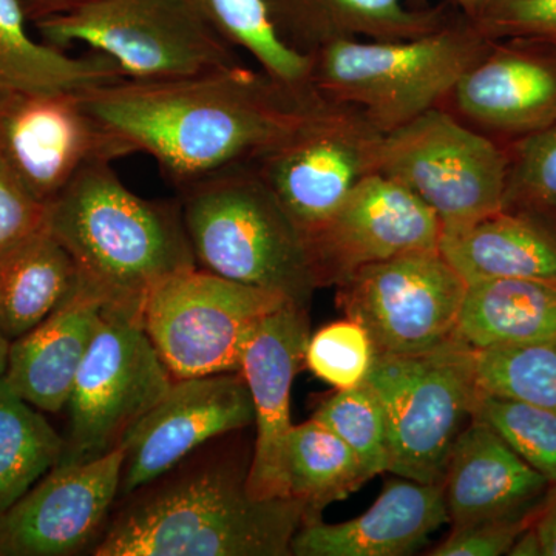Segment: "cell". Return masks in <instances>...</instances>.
<instances>
[{
    "label": "cell",
    "mask_w": 556,
    "mask_h": 556,
    "mask_svg": "<svg viewBox=\"0 0 556 556\" xmlns=\"http://www.w3.org/2000/svg\"><path fill=\"white\" fill-rule=\"evenodd\" d=\"M78 94L130 155L155 160L177 190L252 163L321 98L311 86H289L241 62L179 78H123Z\"/></svg>",
    "instance_id": "obj_1"
},
{
    "label": "cell",
    "mask_w": 556,
    "mask_h": 556,
    "mask_svg": "<svg viewBox=\"0 0 556 556\" xmlns=\"http://www.w3.org/2000/svg\"><path fill=\"white\" fill-rule=\"evenodd\" d=\"M47 228L78 268V288L102 314L144 327L150 295L199 268L179 200L131 192L110 161L90 164L47 204Z\"/></svg>",
    "instance_id": "obj_2"
},
{
    "label": "cell",
    "mask_w": 556,
    "mask_h": 556,
    "mask_svg": "<svg viewBox=\"0 0 556 556\" xmlns=\"http://www.w3.org/2000/svg\"><path fill=\"white\" fill-rule=\"evenodd\" d=\"M247 473L212 464L137 490L91 548L94 556H288L306 508L258 500Z\"/></svg>",
    "instance_id": "obj_3"
},
{
    "label": "cell",
    "mask_w": 556,
    "mask_h": 556,
    "mask_svg": "<svg viewBox=\"0 0 556 556\" xmlns=\"http://www.w3.org/2000/svg\"><path fill=\"white\" fill-rule=\"evenodd\" d=\"M178 200L199 268L309 308L320 283L308 243L254 164L199 179Z\"/></svg>",
    "instance_id": "obj_4"
},
{
    "label": "cell",
    "mask_w": 556,
    "mask_h": 556,
    "mask_svg": "<svg viewBox=\"0 0 556 556\" xmlns=\"http://www.w3.org/2000/svg\"><path fill=\"white\" fill-rule=\"evenodd\" d=\"M493 40L457 11L437 31L407 40H343L308 54L309 86L361 109L383 134L438 108Z\"/></svg>",
    "instance_id": "obj_5"
},
{
    "label": "cell",
    "mask_w": 556,
    "mask_h": 556,
    "mask_svg": "<svg viewBox=\"0 0 556 556\" xmlns=\"http://www.w3.org/2000/svg\"><path fill=\"white\" fill-rule=\"evenodd\" d=\"M388 430V473L442 485L450 453L473 415V350L456 338L417 356H376L367 380Z\"/></svg>",
    "instance_id": "obj_6"
},
{
    "label": "cell",
    "mask_w": 556,
    "mask_h": 556,
    "mask_svg": "<svg viewBox=\"0 0 556 556\" xmlns=\"http://www.w3.org/2000/svg\"><path fill=\"white\" fill-rule=\"evenodd\" d=\"M35 27L58 49L80 42L112 58L127 79L179 78L240 64L236 49L189 0H90Z\"/></svg>",
    "instance_id": "obj_7"
},
{
    "label": "cell",
    "mask_w": 556,
    "mask_h": 556,
    "mask_svg": "<svg viewBox=\"0 0 556 556\" xmlns=\"http://www.w3.org/2000/svg\"><path fill=\"white\" fill-rule=\"evenodd\" d=\"M508 163L507 146L434 108L383 134L378 172L419 197L444 233L503 211Z\"/></svg>",
    "instance_id": "obj_8"
},
{
    "label": "cell",
    "mask_w": 556,
    "mask_h": 556,
    "mask_svg": "<svg viewBox=\"0 0 556 556\" xmlns=\"http://www.w3.org/2000/svg\"><path fill=\"white\" fill-rule=\"evenodd\" d=\"M291 303L201 268L161 283L144 311V329L172 378L237 372L263 318Z\"/></svg>",
    "instance_id": "obj_9"
},
{
    "label": "cell",
    "mask_w": 556,
    "mask_h": 556,
    "mask_svg": "<svg viewBox=\"0 0 556 556\" xmlns=\"http://www.w3.org/2000/svg\"><path fill=\"white\" fill-rule=\"evenodd\" d=\"M380 131L361 109L321 97L291 134L252 161L306 243L379 166Z\"/></svg>",
    "instance_id": "obj_10"
},
{
    "label": "cell",
    "mask_w": 556,
    "mask_h": 556,
    "mask_svg": "<svg viewBox=\"0 0 556 556\" xmlns=\"http://www.w3.org/2000/svg\"><path fill=\"white\" fill-rule=\"evenodd\" d=\"M174 378L144 327L102 314L68 399V433L58 464H86L119 448Z\"/></svg>",
    "instance_id": "obj_11"
},
{
    "label": "cell",
    "mask_w": 556,
    "mask_h": 556,
    "mask_svg": "<svg viewBox=\"0 0 556 556\" xmlns=\"http://www.w3.org/2000/svg\"><path fill=\"white\" fill-rule=\"evenodd\" d=\"M468 283L441 251L365 266L338 287V305L365 328L376 356H417L456 338Z\"/></svg>",
    "instance_id": "obj_12"
},
{
    "label": "cell",
    "mask_w": 556,
    "mask_h": 556,
    "mask_svg": "<svg viewBox=\"0 0 556 556\" xmlns=\"http://www.w3.org/2000/svg\"><path fill=\"white\" fill-rule=\"evenodd\" d=\"M127 155L78 91L0 90V164L39 203L50 204L90 164Z\"/></svg>",
    "instance_id": "obj_13"
},
{
    "label": "cell",
    "mask_w": 556,
    "mask_h": 556,
    "mask_svg": "<svg viewBox=\"0 0 556 556\" xmlns=\"http://www.w3.org/2000/svg\"><path fill=\"white\" fill-rule=\"evenodd\" d=\"M442 225L408 188L376 172L362 179L308 240L321 287L342 285L365 266L439 251Z\"/></svg>",
    "instance_id": "obj_14"
},
{
    "label": "cell",
    "mask_w": 556,
    "mask_h": 556,
    "mask_svg": "<svg viewBox=\"0 0 556 556\" xmlns=\"http://www.w3.org/2000/svg\"><path fill=\"white\" fill-rule=\"evenodd\" d=\"M254 420V404L240 371L175 379L121 442L119 495H134L211 439L252 426Z\"/></svg>",
    "instance_id": "obj_15"
},
{
    "label": "cell",
    "mask_w": 556,
    "mask_h": 556,
    "mask_svg": "<svg viewBox=\"0 0 556 556\" xmlns=\"http://www.w3.org/2000/svg\"><path fill=\"white\" fill-rule=\"evenodd\" d=\"M123 450L56 464L0 515V556H70L102 535L119 496Z\"/></svg>",
    "instance_id": "obj_16"
},
{
    "label": "cell",
    "mask_w": 556,
    "mask_h": 556,
    "mask_svg": "<svg viewBox=\"0 0 556 556\" xmlns=\"http://www.w3.org/2000/svg\"><path fill=\"white\" fill-rule=\"evenodd\" d=\"M309 338L308 309L285 303L263 318L241 358L240 372L251 393L257 427L247 485L258 500L291 497L285 471V450L294 427L291 390L305 365Z\"/></svg>",
    "instance_id": "obj_17"
},
{
    "label": "cell",
    "mask_w": 556,
    "mask_h": 556,
    "mask_svg": "<svg viewBox=\"0 0 556 556\" xmlns=\"http://www.w3.org/2000/svg\"><path fill=\"white\" fill-rule=\"evenodd\" d=\"M459 112L493 137H529L556 123V43L535 38L493 40L453 89Z\"/></svg>",
    "instance_id": "obj_18"
},
{
    "label": "cell",
    "mask_w": 556,
    "mask_h": 556,
    "mask_svg": "<svg viewBox=\"0 0 556 556\" xmlns=\"http://www.w3.org/2000/svg\"><path fill=\"white\" fill-rule=\"evenodd\" d=\"M551 485L475 417L457 437L442 481L453 527L535 517Z\"/></svg>",
    "instance_id": "obj_19"
},
{
    "label": "cell",
    "mask_w": 556,
    "mask_h": 556,
    "mask_svg": "<svg viewBox=\"0 0 556 556\" xmlns=\"http://www.w3.org/2000/svg\"><path fill=\"white\" fill-rule=\"evenodd\" d=\"M444 525L450 518L442 485L397 477L361 517L338 525L305 522L292 540L291 555H412Z\"/></svg>",
    "instance_id": "obj_20"
},
{
    "label": "cell",
    "mask_w": 556,
    "mask_h": 556,
    "mask_svg": "<svg viewBox=\"0 0 556 556\" xmlns=\"http://www.w3.org/2000/svg\"><path fill=\"white\" fill-rule=\"evenodd\" d=\"M101 318V306L76 288L38 327L11 342L3 376L11 390L40 412L67 407Z\"/></svg>",
    "instance_id": "obj_21"
},
{
    "label": "cell",
    "mask_w": 556,
    "mask_h": 556,
    "mask_svg": "<svg viewBox=\"0 0 556 556\" xmlns=\"http://www.w3.org/2000/svg\"><path fill=\"white\" fill-rule=\"evenodd\" d=\"M274 27L291 49L308 54L343 40H407L453 20L448 5L409 10L404 0H265Z\"/></svg>",
    "instance_id": "obj_22"
},
{
    "label": "cell",
    "mask_w": 556,
    "mask_h": 556,
    "mask_svg": "<svg viewBox=\"0 0 556 556\" xmlns=\"http://www.w3.org/2000/svg\"><path fill=\"white\" fill-rule=\"evenodd\" d=\"M439 251L467 283L497 278L556 283V228L535 212L503 208L442 233Z\"/></svg>",
    "instance_id": "obj_23"
},
{
    "label": "cell",
    "mask_w": 556,
    "mask_h": 556,
    "mask_svg": "<svg viewBox=\"0 0 556 556\" xmlns=\"http://www.w3.org/2000/svg\"><path fill=\"white\" fill-rule=\"evenodd\" d=\"M78 268L47 225L0 251V329L13 340L60 308L78 288Z\"/></svg>",
    "instance_id": "obj_24"
},
{
    "label": "cell",
    "mask_w": 556,
    "mask_h": 556,
    "mask_svg": "<svg viewBox=\"0 0 556 556\" xmlns=\"http://www.w3.org/2000/svg\"><path fill=\"white\" fill-rule=\"evenodd\" d=\"M456 339L471 350L556 340V283L497 278L468 283Z\"/></svg>",
    "instance_id": "obj_25"
},
{
    "label": "cell",
    "mask_w": 556,
    "mask_h": 556,
    "mask_svg": "<svg viewBox=\"0 0 556 556\" xmlns=\"http://www.w3.org/2000/svg\"><path fill=\"white\" fill-rule=\"evenodd\" d=\"M20 0H0V90L83 91L126 78L112 58L73 56L36 39Z\"/></svg>",
    "instance_id": "obj_26"
},
{
    "label": "cell",
    "mask_w": 556,
    "mask_h": 556,
    "mask_svg": "<svg viewBox=\"0 0 556 556\" xmlns=\"http://www.w3.org/2000/svg\"><path fill=\"white\" fill-rule=\"evenodd\" d=\"M285 471L289 496L305 506L308 522L369 481L353 450L314 417L289 431Z\"/></svg>",
    "instance_id": "obj_27"
},
{
    "label": "cell",
    "mask_w": 556,
    "mask_h": 556,
    "mask_svg": "<svg viewBox=\"0 0 556 556\" xmlns=\"http://www.w3.org/2000/svg\"><path fill=\"white\" fill-rule=\"evenodd\" d=\"M65 439L0 379V515L60 463Z\"/></svg>",
    "instance_id": "obj_28"
},
{
    "label": "cell",
    "mask_w": 556,
    "mask_h": 556,
    "mask_svg": "<svg viewBox=\"0 0 556 556\" xmlns=\"http://www.w3.org/2000/svg\"><path fill=\"white\" fill-rule=\"evenodd\" d=\"M233 49L251 54L258 67L289 86H309V56L283 42L265 0H189Z\"/></svg>",
    "instance_id": "obj_29"
},
{
    "label": "cell",
    "mask_w": 556,
    "mask_h": 556,
    "mask_svg": "<svg viewBox=\"0 0 556 556\" xmlns=\"http://www.w3.org/2000/svg\"><path fill=\"white\" fill-rule=\"evenodd\" d=\"M479 390L556 413V340L473 350Z\"/></svg>",
    "instance_id": "obj_30"
},
{
    "label": "cell",
    "mask_w": 556,
    "mask_h": 556,
    "mask_svg": "<svg viewBox=\"0 0 556 556\" xmlns=\"http://www.w3.org/2000/svg\"><path fill=\"white\" fill-rule=\"evenodd\" d=\"M313 417L353 450L369 479L388 473L390 447L386 413L378 394L367 382L336 391L318 405Z\"/></svg>",
    "instance_id": "obj_31"
},
{
    "label": "cell",
    "mask_w": 556,
    "mask_h": 556,
    "mask_svg": "<svg viewBox=\"0 0 556 556\" xmlns=\"http://www.w3.org/2000/svg\"><path fill=\"white\" fill-rule=\"evenodd\" d=\"M475 419L500 434L530 467L556 484V413L479 390Z\"/></svg>",
    "instance_id": "obj_32"
},
{
    "label": "cell",
    "mask_w": 556,
    "mask_h": 556,
    "mask_svg": "<svg viewBox=\"0 0 556 556\" xmlns=\"http://www.w3.org/2000/svg\"><path fill=\"white\" fill-rule=\"evenodd\" d=\"M504 208L547 215L556 211V123L507 146Z\"/></svg>",
    "instance_id": "obj_33"
},
{
    "label": "cell",
    "mask_w": 556,
    "mask_h": 556,
    "mask_svg": "<svg viewBox=\"0 0 556 556\" xmlns=\"http://www.w3.org/2000/svg\"><path fill=\"white\" fill-rule=\"evenodd\" d=\"M375 361L376 350L368 332L348 317L318 329L306 345V367L336 390L364 383Z\"/></svg>",
    "instance_id": "obj_34"
},
{
    "label": "cell",
    "mask_w": 556,
    "mask_h": 556,
    "mask_svg": "<svg viewBox=\"0 0 556 556\" xmlns=\"http://www.w3.org/2000/svg\"><path fill=\"white\" fill-rule=\"evenodd\" d=\"M471 21L492 40L535 38L556 43V0H500Z\"/></svg>",
    "instance_id": "obj_35"
},
{
    "label": "cell",
    "mask_w": 556,
    "mask_h": 556,
    "mask_svg": "<svg viewBox=\"0 0 556 556\" xmlns=\"http://www.w3.org/2000/svg\"><path fill=\"white\" fill-rule=\"evenodd\" d=\"M536 515V514H535ZM533 518L497 519L453 527L447 540L428 555L500 556L508 555L519 535L532 526Z\"/></svg>",
    "instance_id": "obj_36"
},
{
    "label": "cell",
    "mask_w": 556,
    "mask_h": 556,
    "mask_svg": "<svg viewBox=\"0 0 556 556\" xmlns=\"http://www.w3.org/2000/svg\"><path fill=\"white\" fill-rule=\"evenodd\" d=\"M47 206L0 164V251L46 225Z\"/></svg>",
    "instance_id": "obj_37"
},
{
    "label": "cell",
    "mask_w": 556,
    "mask_h": 556,
    "mask_svg": "<svg viewBox=\"0 0 556 556\" xmlns=\"http://www.w3.org/2000/svg\"><path fill=\"white\" fill-rule=\"evenodd\" d=\"M552 485L532 522L544 556H556V484Z\"/></svg>",
    "instance_id": "obj_38"
},
{
    "label": "cell",
    "mask_w": 556,
    "mask_h": 556,
    "mask_svg": "<svg viewBox=\"0 0 556 556\" xmlns=\"http://www.w3.org/2000/svg\"><path fill=\"white\" fill-rule=\"evenodd\" d=\"M90 0H20L31 24L72 13Z\"/></svg>",
    "instance_id": "obj_39"
},
{
    "label": "cell",
    "mask_w": 556,
    "mask_h": 556,
    "mask_svg": "<svg viewBox=\"0 0 556 556\" xmlns=\"http://www.w3.org/2000/svg\"><path fill=\"white\" fill-rule=\"evenodd\" d=\"M510 556H543V551H541L540 538H538L535 529L533 526L527 527L525 532L519 535L518 540L515 541L514 546H511L510 552H508Z\"/></svg>",
    "instance_id": "obj_40"
},
{
    "label": "cell",
    "mask_w": 556,
    "mask_h": 556,
    "mask_svg": "<svg viewBox=\"0 0 556 556\" xmlns=\"http://www.w3.org/2000/svg\"><path fill=\"white\" fill-rule=\"evenodd\" d=\"M10 345V340L5 338L2 329H0V379L5 376L7 365H9Z\"/></svg>",
    "instance_id": "obj_41"
},
{
    "label": "cell",
    "mask_w": 556,
    "mask_h": 556,
    "mask_svg": "<svg viewBox=\"0 0 556 556\" xmlns=\"http://www.w3.org/2000/svg\"><path fill=\"white\" fill-rule=\"evenodd\" d=\"M500 2V0H471V10L468 13V17L473 20L481 11H484L486 7L493 5V3Z\"/></svg>",
    "instance_id": "obj_42"
},
{
    "label": "cell",
    "mask_w": 556,
    "mask_h": 556,
    "mask_svg": "<svg viewBox=\"0 0 556 556\" xmlns=\"http://www.w3.org/2000/svg\"><path fill=\"white\" fill-rule=\"evenodd\" d=\"M453 3L463 11L466 16H468V13H470L471 10V0H452Z\"/></svg>",
    "instance_id": "obj_43"
},
{
    "label": "cell",
    "mask_w": 556,
    "mask_h": 556,
    "mask_svg": "<svg viewBox=\"0 0 556 556\" xmlns=\"http://www.w3.org/2000/svg\"><path fill=\"white\" fill-rule=\"evenodd\" d=\"M544 217L551 219V222L554 223V226L556 228V211L552 212V214L544 215Z\"/></svg>",
    "instance_id": "obj_44"
}]
</instances>
